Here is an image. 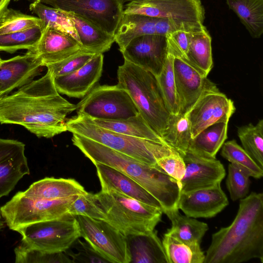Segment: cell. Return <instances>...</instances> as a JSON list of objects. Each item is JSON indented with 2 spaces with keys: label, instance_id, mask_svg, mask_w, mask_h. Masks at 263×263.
<instances>
[{
  "label": "cell",
  "instance_id": "obj_12",
  "mask_svg": "<svg viewBox=\"0 0 263 263\" xmlns=\"http://www.w3.org/2000/svg\"><path fill=\"white\" fill-rule=\"evenodd\" d=\"M123 13L191 23L203 24L205 19L200 0H130Z\"/></svg>",
  "mask_w": 263,
  "mask_h": 263
},
{
  "label": "cell",
  "instance_id": "obj_40",
  "mask_svg": "<svg viewBox=\"0 0 263 263\" xmlns=\"http://www.w3.org/2000/svg\"><path fill=\"white\" fill-rule=\"evenodd\" d=\"M16 263L73 262L65 252L50 253L21 244L14 249Z\"/></svg>",
  "mask_w": 263,
  "mask_h": 263
},
{
  "label": "cell",
  "instance_id": "obj_17",
  "mask_svg": "<svg viewBox=\"0 0 263 263\" xmlns=\"http://www.w3.org/2000/svg\"><path fill=\"white\" fill-rule=\"evenodd\" d=\"M25 149L22 142L0 138V198L7 196L25 175L30 174Z\"/></svg>",
  "mask_w": 263,
  "mask_h": 263
},
{
  "label": "cell",
  "instance_id": "obj_36",
  "mask_svg": "<svg viewBox=\"0 0 263 263\" xmlns=\"http://www.w3.org/2000/svg\"><path fill=\"white\" fill-rule=\"evenodd\" d=\"M220 155L224 159L248 174L250 177L260 179L263 176L261 169L235 140L224 142Z\"/></svg>",
  "mask_w": 263,
  "mask_h": 263
},
{
  "label": "cell",
  "instance_id": "obj_43",
  "mask_svg": "<svg viewBox=\"0 0 263 263\" xmlns=\"http://www.w3.org/2000/svg\"><path fill=\"white\" fill-rule=\"evenodd\" d=\"M96 54H97L83 50L62 61L48 65L46 67L54 78L65 76L83 66Z\"/></svg>",
  "mask_w": 263,
  "mask_h": 263
},
{
  "label": "cell",
  "instance_id": "obj_11",
  "mask_svg": "<svg viewBox=\"0 0 263 263\" xmlns=\"http://www.w3.org/2000/svg\"><path fill=\"white\" fill-rule=\"evenodd\" d=\"M32 2L36 0H28ZM52 7L78 15L114 35L126 0H37Z\"/></svg>",
  "mask_w": 263,
  "mask_h": 263
},
{
  "label": "cell",
  "instance_id": "obj_39",
  "mask_svg": "<svg viewBox=\"0 0 263 263\" xmlns=\"http://www.w3.org/2000/svg\"><path fill=\"white\" fill-rule=\"evenodd\" d=\"M42 27L37 17L27 15L12 8H7L0 17V34L22 31Z\"/></svg>",
  "mask_w": 263,
  "mask_h": 263
},
{
  "label": "cell",
  "instance_id": "obj_8",
  "mask_svg": "<svg viewBox=\"0 0 263 263\" xmlns=\"http://www.w3.org/2000/svg\"><path fill=\"white\" fill-rule=\"evenodd\" d=\"M66 217L32 223L15 231L22 235V243L27 247L50 253L65 252L81 237L76 217Z\"/></svg>",
  "mask_w": 263,
  "mask_h": 263
},
{
  "label": "cell",
  "instance_id": "obj_41",
  "mask_svg": "<svg viewBox=\"0 0 263 263\" xmlns=\"http://www.w3.org/2000/svg\"><path fill=\"white\" fill-rule=\"evenodd\" d=\"M78 215L105 221L106 220L105 213L96 201L95 194L86 191L79 195L68 209V216Z\"/></svg>",
  "mask_w": 263,
  "mask_h": 263
},
{
  "label": "cell",
  "instance_id": "obj_26",
  "mask_svg": "<svg viewBox=\"0 0 263 263\" xmlns=\"http://www.w3.org/2000/svg\"><path fill=\"white\" fill-rule=\"evenodd\" d=\"M158 18L146 15L122 14L114 34L115 41L122 50L133 39L139 36L156 34V25Z\"/></svg>",
  "mask_w": 263,
  "mask_h": 263
},
{
  "label": "cell",
  "instance_id": "obj_42",
  "mask_svg": "<svg viewBox=\"0 0 263 263\" xmlns=\"http://www.w3.org/2000/svg\"><path fill=\"white\" fill-rule=\"evenodd\" d=\"M250 177L234 164H229L226 183L233 201L240 200L247 196L251 183Z\"/></svg>",
  "mask_w": 263,
  "mask_h": 263
},
{
  "label": "cell",
  "instance_id": "obj_9",
  "mask_svg": "<svg viewBox=\"0 0 263 263\" xmlns=\"http://www.w3.org/2000/svg\"><path fill=\"white\" fill-rule=\"evenodd\" d=\"M79 102L77 114L92 119L120 120L139 112L128 92L116 85H97Z\"/></svg>",
  "mask_w": 263,
  "mask_h": 263
},
{
  "label": "cell",
  "instance_id": "obj_7",
  "mask_svg": "<svg viewBox=\"0 0 263 263\" xmlns=\"http://www.w3.org/2000/svg\"><path fill=\"white\" fill-rule=\"evenodd\" d=\"M78 195L58 199L30 198L18 192L0 208L6 224L13 231L32 223L59 219L68 211Z\"/></svg>",
  "mask_w": 263,
  "mask_h": 263
},
{
  "label": "cell",
  "instance_id": "obj_6",
  "mask_svg": "<svg viewBox=\"0 0 263 263\" xmlns=\"http://www.w3.org/2000/svg\"><path fill=\"white\" fill-rule=\"evenodd\" d=\"M95 198L106 216L105 221L126 236L153 231L163 213L162 209L114 190H101Z\"/></svg>",
  "mask_w": 263,
  "mask_h": 263
},
{
  "label": "cell",
  "instance_id": "obj_23",
  "mask_svg": "<svg viewBox=\"0 0 263 263\" xmlns=\"http://www.w3.org/2000/svg\"><path fill=\"white\" fill-rule=\"evenodd\" d=\"M131 261L134 263H168L162 243L155 230L147 233L126 236Z\"/></svg>",
  "mask_w": 263,
  "mask_h": 263
},
{
  "label": "cell",
  "instance_id": "obj_4",
  "mask_svg": "<svg viewBox=\"0 0 263 263\" xmlns=\"http://www.w3.org/2000/svg\"><path fill=\"white\" fill-rule=\"evenodd\" d=\"M117 78V84L128 92L139 114L162 138L170 114L166 108L156 77L124 60L118 67Z\"/></svg>",
  "mask_w": 263,
  "mask_h": 263
},
{
  "label": "cell",
  "instance_id": "obj_30",
  "mask_svg": "<svg viewBox=\"0 0 263 263\" xmlns=\"http://www.w3.org/2000/svg\"><path fill=\"white\" fill-rule=\"evenodd\" d=\"M211 43L206 28L190 32L186 61L205 76L213 66Z\"/></svg>",
  "mask_w": 263,
  "mask_h": 263
},
{
  "label": "cell",
  "instance_id": "obj_31",
  "mask_svg": "<svg viewBox=\"0 0 263 263\" xmlns=\"http://www.w3.org/2000/svg\"><path fill=\"white\" fill-rule=\"evenodd\" d=\"M226 3L250 35L260 37L263 33V0H226Z\"/></svg>",
  "mask_w": 263,
  "mask_h": 263
},
{
  "label": "cell",
  "instance_id": "obj_46",
  "mask_svg": "<svg viewBox=\"0 0 263 263\" xmlns=\"http://www.w3.org/2000/svg\"><path fill=\"white\" fill-rule=\"evenodd\" d=\"M77 253L66 250L65 252L71 257L73 262H108L102 257L88 243L82 242L77 239L73 243Z\"/></svg>",
  "mask_w": 263,
  "mask_h": 263
},
{
  "label": "cell",
  "instance_id": "obj_45",
  "mask_svg": "<svg viewBox=\"0 0 263 263\" xmlns=\"http://www.w3.org/2000/svg\"><path fill=\"white\" fill-rule=\"evenodd\" d=\"M157 165L171 177L180 181L185 172V164L178 153L162 157L157 160Z\"/></svg>",
  "mask_w": 263,
  "mask_h": 263
},
{
  "label": "cell",
  "instance_id": "obj_34",
  "mask_svg": "<svg viewBox=\"0 0 263 263\" xmlns=\"http://www.w3.org/2000/svg\"><path fill=\"white\" fill-rule=\"evenodd\" d=\"M29 9L41 20L43 29L54 28L70 34L80 42L73 23L65 11L47 6L37 0L31 2Z\"/></svg>",
  "mask_w": 263,
  "mask_h": 263
},
{
  "label": "cell",
  "instance_id": "obj_51",
  "mask_svg": "<svg viewBox=\"0 0 263 263\" xmlns=\"http://www.w3.org/2000/svg\"><path fill=\"white\" fill-rule=\"evenodd\" d=\"M1 97H2V96L0 94V98H1Z\"/></svg>",
  "mask_w": 263,
  "mask_h": 263
},
{
  "label": "cell",
  "instance_id": "obj_24",
  "mask_svg": "<svg viewBox=\"0 0 263 263\" xmlns=\"http://www.w3.org/2000/svg\"><path fill=\"white\" fill-rule=\"evenodd\" d=\"M84 187L73 179L46 177L38 180L22 193L27 197L44 199H58L85 193Z\"/></svg>",
  "mask_w": 263,
  "mask_h": 263
},
{
  "label": "cell",
  "instance_id": "obj_16",
  "mask_svg": "<svg viewBox=\"0 0 263 263\" xmlns=\"http://www.w3.org/2000/svg\"><path fill=\"white\" fill-rule=\"evenodd\" d=\"M185 172L180 183L181 193L212 187L220 183L226 176L223 164L216 158L202 157L189 152L181 156Z\"/></svg>",
  "mask_w": 263,
  "mask_h": 263
},
{
  "label": "cell",
  "instance_id": "obj_13",
  "mask_svg": "<svg viewBox=\"0 0 263 263\" xmlns=\"http://www.w3.org/2000/svg\"><path fill=\"white\" fill-rule=\"evenodd\" d=\"M173 68L178 112L186 115L204 95L219 91L216 85L187 61L174 57Z\"/></svg>",
  "mask_w": 263,
  "mask_h": 263
},
{
  "label": "cell",
  "instance_id": "obj_48",
  "mask_svg": "<svg viewBox=\"0 0 263 263\" xmlns=\"http://www.w3.org/2000/svg\"><path fill=\"white\" fill-rule=\"evenodd\" d=\"M5 222L2 215V213L0 210V231L4 229L5 227Z\"/></svg>",
  "mask_w": 263,
  "mask_h": 263
},
{
  "label": "cell",
  "instance_id": "obj_50",
  "mask_svg": "<svg viewBox=\"0 0 263 263\" xmlns=\"http://www.w3.org/2000/svg\"><path fill=\"white\" fill-rule=\"evenodd\" d=\"M13 1H14V2H17V1H18L20 0H13Z\"/></svg>",
  "mask_w": 263,
  "mask_h": 263
},
{
  "label": "cell",
  "instance_id": "obj_10",
  "mask_svg": "<svg viewBox=\"0 0 263 263\" xmlns=\"http://www.w3.org/2000/svg\"><path fill=\"white\" fill-rule=\"evenodd\" d=\"M74 217L81 237L108 262H130L126 236L105 221L81 215Z\"/></svg>",
  "mask_w": 263,
  "mask_h": 263
},
{
  "label": "cell",
  "instance_id": "obj_35",
  "mask_svg": "<svg viewBox=\"0 0 263 263\" xmlns=\"http://www.w3.org/2000/svg\"><path fill=\"white\" fill-rule=\"evenodd\" d=\"M237 135L242 147L263 169V120H259L255 125L250 123L239 127Z\"/></svg>",
  "mask_w": 263,
  "mask_h": 263
},
{
  "label": "cell",
  "instance_id": "obj_37",
  "mask_svg": "<svg viewBox=\"0 0 263 263\" xmlns=\"http://www.w3.org/2000/svg\"><path fill=\"white\" fill-rule=\"evenodd\" d=\"M43 30L42 27H36L22 31L0 34V51L13 53L22 49L33 51Z\"/></svg>",
  "mask_w": 263,
  "mask_h": 263
},
{
  "label": "cell",
  "instance_id": "obj_2",
  "mask_svg": "<svg viewBox=\"0 0 263 263\" xmlns=\"http://www.w3.org/2000/svg\"><path fill=\"white\" fill-rule=\"evenodd\" d=\"M263 262V194L252 192L240 199L232 223L212 234L204 263Z\"/></svg>",
  "mask_w": 263,
  "mask_h": 263
},
{
  "label": "cell",
  "instance_id": "obj_14",
  "mask_svg": "<svg viewBox=\"0 0 263 263\" xmlns=\"http://www.w3.org/2000/svg\"><path fill=\"white\" fill-rule=\"evenodd\" d=\"M120 52L125 61L157 77L160 74L166 60L167 37L158 34L139 36L131 40Z\"/></svg>",
  "mask_w": 263,
  "mask_h": 263
},
{
  "label": "cell",
  "instance_id": "obj_38",
  "mask_svg": "<svg viewBox=\"0 0 263 263\" xmlns=\"http://www.w3.org/2000/svg\"><path fill=\"white\" fill-rule=\"evenodd\" d=\"M174 56L168 47L166 60L160 74L156 78L168 112L176 115L178 105L174 79L173 61Z\"/></svg>",
  "mask_w": 263,
  "mask_h": 263
},
{
  "label": "cell",
  "instance_id": "obj_49",
  "mask_svg": "<svg viewBox=\"0 0 263 263\" xmlns=\"http://www.w3.org/2000/svg\"><path fill=\"white\" fill-rule=\"evenodd\" d=\"M3 60L0 58V64L1 63V62H2Z\"/></svg>",
  "mask_w": 263,
  "mask_h": 263
},
{
  "label": "cell",
  "instance_id": "obj_27",
  "mask_svg": "<svg viewBox=\"0 0 263 263\" xmlns=\"http://www.w3.org/2000/svg\"><path fill=\"white\" fill-rule=\"evenodd\" d=\"M229 121H220L207 127L192 139L187 152L209 158L216 155L227 139Z\"/></svg>",
  "mask_w": 263,
  "mask_h": 263
},
{
  "label": "cell",
  "instance_id": "obj_32",
  "mask_svg": "<svg viewBox=\"0 0 263 263\" xmlns=\"http://www.w3.org/2000/svg\"><path fill=\"white\" fill-rule=\"evenodd\" d=\"M162 243L168 263H204L205 254L199 243L181 241L167 232Z\"/></svg>",
  "mask_w": 263,
  "mask_h": 263
},
{
  "label": "cell",
  "instance_id": "obj_44",
  "mask_svg": "<svg viewBox=\"0 0 263 263\" xmlns=\"http://www.w3.org/2000/svg\"><path fill=\"white\" fill-rule=\"evenodd\" d=\"M206 28L203 24L191 23L174 20L158 18L156 25V33L166 36L177 31L190 32L201 31Z\"/></svg>",
  "mask_w": 263,
  "mask_h": 263
},
{
  "label": "cell",
  "instance_id": "obj_15",
  "mask_svg": "<svg viewBox=\"0 0 263 263\" xmlns=\"http://www.w3.org/2000/svg\"><path fill=\"white\" fill-rule=\"evenodd\" d=\"M235 109L233 101L220 91L204 95L185 115L190 122L192 138L213 124L229 121Z\"/></svg>",
  "mask_w": 263,
  "mask_h": 263
},
{
  "label": "cell",
  "instance_id": "obj_22",
  "mask_svg": "<svg viewBox=\"0 0 263 263\" xmlns=\"http://www.w3.org/2000/svg\"><path fill=\"white\" fill-rule=\"evenodd\" d=\"M95 165L101 190H114L128 197L162 210L159 201L132 178L109 166L102 164H96Z\"/></svg>",
  "mask_w": 263,
  "mask_h": 263
},
{
  "label": "cell",
  "instance_id": "obj_47",
  "mask_svg": "<svg viewBox=\"0 0 263 263\" xmlns=\"http://www.w3.org/2000/svg\"><path fill=\"white\" fill-rule=\"evenodd\" d=\"M11 0H0V17L8 8Z\"/></svg>",
  "mask_w": 263,
  "mask_h": 263
},
{
  "label": "cell",
  "instance_id": "obj_1",
  "mask_svg": "<svg viewBox=\"0 0 263 263\" xmlns=\"http://www.w3.org/2000/svg\"><path fill=\"white\" fill-rule=\"evenodd\" d=\"M77 109L57 90L49 70L36 80L0 98V123L21 125L39 138L67 131V116Z\"/></svg>",
  "mask_w": 263,
  "mask_h": 263
},
{
  "label": "cell",
  "instance_id": "obj_33",
  "mask_svg": "<svg viewBox=\"0 0 263 263\" xmlns=\"http://www.w3.org/2000/svg\"><path fill=\"white\" fill-rule=\"evenodd\" d=\"M162 138L168 146L177 152L181 156L185 155L192 139L187 116L180 114H170Z\"/></svg>",
  "mask_w": 263,
  "mask_h": 263
},
{
  "label": "cell",
  "instance_id": "obj_29",
  "mask_svg": "<svg viewBox=\"0 0 263 263\" xmlns=\"http://www.w3.org/2000/svg\"><path fill=\"white\" fill-rule=\"evenodd\" d=\"M164 213L172 223L171 228L166 232L167 233L186 242L201 244L203 237L209 229L207 223L181 214L178 208L166 211Z\"/></svg>",
  "mask_w": 263,
  "mask_h": 263
},
{
  "label": "cell",
  "instance_id": "obj_19",
  "mask_svg": "<svg viewBox=\"0 0 263 263\" xmlns=\"http://www.w3.org/2000/svg\"><path fill=\"white\" fill-rule=\"evenodd\" d=\"M228 204L220 182L210 187L181 193L177 208L190 217L209 218L215 216Z\"/></svg>",
  "mask_w": 263,
  "mask_h": 263
},
{
  "label": "cell",
  "instance_id": "obj_18",
  "mask_svg": "<svg viewBox=\"0 0 263 263\" xmlns=\"http://www.w3.org/2000/svg\"><path fill=\"white\" fill-rule=\"evenodd\" d=\"M43 67L41 59L30 51L24 55L3 60L0 64V94L8 95L32 81Z\"/></svg>",
  "mask_w": 263,
  "mask_h": 263
},
{
  "label": "cell",
  "instance_id": "obj_25",
  "mask_svg": "<svg viewBox=\"0 0 263 263\" xmlns=\"http://www.w3.org/2000/svg\"><path fill=\"white\" fill-rule=\"evenodd\" d=\"M65 13L72 21L80 43L84 49L95 54H103L110 49L115 42L114 35L78 15Z\"/></svg>",
  "mask_w": 263,
  "mask_h": 263
},
{
  "label": "cell",
  "instance_id": "obj_3",
  "mask_svg": "<svg viewBox=\"0 0 263 263\" xmlns=\"http://www.w3.org/2000/svg\"><path fill=\"white\" fill-rule=\"evenodd\" d=\"M72 142L94 165L111 167L139 183L160 203L163 213L177 208L181 194L179 181L158 165L142 163L91 139L72 133Z\"/></svg>",
  "mask_w": 263,
  "mask_h": 263
},
{
  "label": "cell",
  "instance_id": "obj_5",
  "mask_svg": "<svg viewBox=\"0 0 263 263\" xmlns=\"http://www.w3.org/2000/svg\"><path fill=\"white\" fill-rule=\"evenodd\" d=\"M67 130L81 135L148 165H157V160L178 153L159 142L133 137L111 131L95 124L82 114L68 119Z\"/></svg>",
  "mask_w": 263,
  "mask_h": 263
},
{
  "label": "cell",
  "instance_id": "obj_21",
  "mask_svg": "<svg viewBox=\"0 0 263 263\" xmlns=\"http://www.w3.org/2000/svg\"><path fill=\"white\" fill-rule=\"evenodd\" d=\"M83 50L72 35L50 27L43 30L41 37L32 51L41 59L43 67L62 61Z\"/></svg>",
  "mask_w": 263,
  "mask_h": 263
},
{
  "label": "cell",
  "instance_id": "obj_20",
  "mask_svg": "<svg viewBox=\"0 0 263 263\" xmlns=\"http://www.w3.org/2000/svg\"><path fill=\"white\" fill-rule=\"evenodd\" d=\"M103 55L96 54L85 65L69 74L54 78L55 88L59 93L69 97L84 98L101 77Z\"/></svg>",
  "mask_w": 263,
  "mask_h": 263
},
{
  "label": "cell",
  "instance_id": "obj_28",
  "mask_svg": "<svg viewBox=\"0 0 263 263\" xmlns=\"http://www.w3.org/2000/svg\"><path fill=\"white\" fill-rule=\"evenodd\" d=\"M90 119L97 125L111 131L167 145L162 138L148 125L139 113L125 119Z\"/></svg>",
  "mask_w": 263,
  "mask_h": 263
}]
</instances>
